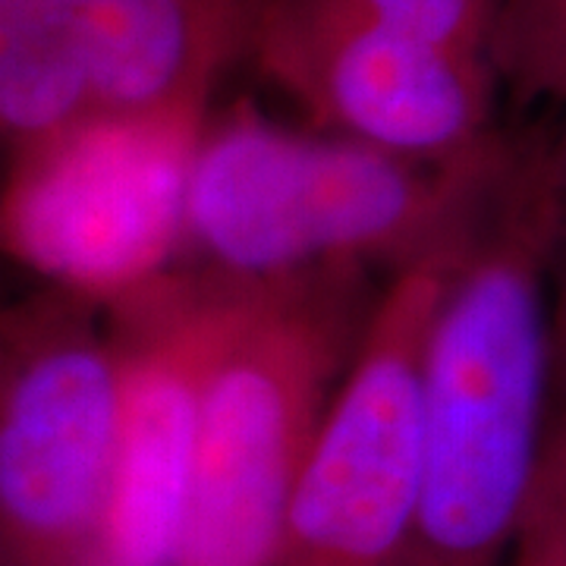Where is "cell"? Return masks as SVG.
<instances>
[{
	"label": "cell",
	"mask_w": 566,
	"mask_h": 566,
	"mask_svg": "<svg viewBox=\"0 0 566 566\" xmlns=\"http://www.w3.org/2000/svg\"><path fill=\"white\" fill-rule=\"evenodd\" d=\"M532 142L469 243L428 346L424 453L394 566H510L545 460L551 259L566 205Z\"/></svg>",
	"instance_id": "cell-1"
},
{
	"label": "cell",
	"mask_w": 566,
	"mask_h": 566,
	"mask_svg": "<svg viewBox=\"0 0 566 566\" xmlns=\"http://www.w3.org/2000/svg\"><path fill=\"white\" fill-rule=\"evenodd\" d=\"M520 148L510 142L463 164L416 161L283 126L240 98L205 123L182 264L264 283L375 268L397 277L453 259L475 240Z\"/></svg>",
	"instance_id": "cell-2"
},
{
	"label": "cell",
	"mask_w": 566,
	"mask_h": 566,
	"mask_svg": "<svg viewBox=\"0 0 566 566\" xmlns=\"http://www.w3.org/2000/svg\"><path fill=\"white\" fill-rule=\"evenodd\" d=\"M378 300L368 271L245 281L205 375L174 566H271L293 488Z\"/></svg>",
	"instance_id": "cell-3"
},
{
	"label": "cell",
	"mask_w": 566,
	"mask_h": 566,
	"mask_svg": "<svg viewBox=\"0 0 566 566\" xmlns=\"http://www.w3.org/2000/svg\"><path fill=\"white\" fill-rule=\"evenodd\" d=\"M211 104L70 126L7 155L0 237L44 286L107 312L182 264Z\"/></svg>",
	"instance_id": "cell-4"
},
{
	"label": "cell",
	"mask_w": 566,
	"mask_h": 566,
	"mask_svg": "<svg viewBox=\"0 0 566 566\" xmlns=\"http://www.w3.org/2000/svg\"><path fill=\"white\" fill-rule=\"evenodd\" d=\"M98 305L44 286L0 322V566H85L120 441Z\"/></svg>",
	"instance_id": "cell-5"
},
{
	"label": "cell",
	"mask_w": 566,
	"mask_h": 566,
	"mask_svg": "<svg viewBox=\"0 0 566 566\" xmlns=\"http://www.w3.org/2000/svg\"><path fill=\"white\" fill-rule=\"evenodd\" d=\"M460 255L416 264L381 290L293 488L271 566H394L422 475L428 346Z\"/></svg>",
	"instance_id": "cell-6"
},
{
	"label": "cell",
	"mask_w": 566,
	"mask_h": 566,
	"mask_svg": "<svg viewBox=\"0 0 566 566\" xmlns=\"http://www.w3.org/2000/svg\"><path fill=\"white\" fill-rule=\"evenodd\" d=\"M262 0H0L7 155L70 126L211 104Z\"/></svg>",
	"instance_id": "cell-7"
},
{
	"label": "cell",
	"mask_w": 566,
	"mask_h": 566,
	"mask_svg": "<svg viewBox=\"0 0 566 566\" xmlns=\"http://www.w3.org/2000/svg\"><path fill=\"white\" fill-rule=\"evenodd\" d=\"M245 57L315 129L403 158L463 164L501 151L491 57L262 0Z\"/></svg>",
	"instance_id": "cell-8"
},
{
	"label": "cell",
	"mask_w": 566,
	"mask_h": 566,
	"mask_svg": "<svg viewBox=\"0 0 566 566\" xmlns=\"http://www.w3.org/2000/svg\"><path fill=\"white\" fill-rule=\"evenodd\" d=\"M243 290L245 281L180 264L104 312L120 363V441L85 566L177 560L205 375Z\"/></svg>",
	"instance_id": "cell-9"
},
{
	"label": "cell",
	"mask_w": 566,
	"mask_h": 566,
	"mask_svg": "<svg viewBox=\"0 0 566 566\" xmlns=\"http://www.w3.org/2000/svg\"><path fill=\"white\" fill-rule=\"evenodd\" d=\"M293 10L491 57L501 0H281Z\"/></svg>",
	"instance_id": "cell-10"
},
{
	"label": "cell",
	"mask_w": 566,
	"mask_h": 566,
	"mask_svg": "<svg viewBox=\"0 0 566 566\" xmlns=\"http://www.w3.org/2000/svg\"><path fill=\"white\" fill-rule=\"evenodd\" d=\"M491 61L516 102L566 107V0H501Z\"/></svg>",
	"instance_id": "cell-11"
},
{
	"label": "cell",
	"mask_w": 566,
	"mask_h": 566,
	"mask_svg": "<svg viewBox=\"0 0 566 566\" xmlns=\"http://www.w3.org/2000/svg\"><path fill=\"white\" fill-rule=\"evenodd\" d=\"M510 566H566V513L542 482L532 494Z\"/></svg>",
	"instance_id": "cell-12"
},
{
	"label": "cell",
	"mask_w": 566,
	"mask_h": 566,
	"mask_svg": "<svg viewBox=\"0 0 566 566\" xmlns=\"http://www.w3.org/2000/svg\"><path fill=\"white\" fill-rule=\"evenodd\" d=\"M551 394L554 412H566V227L551 259Z\"/></svg>",
	"instance_id": "cell-13"
},
{
	"label": "cell",
	"mask_w": 566,
	"mask_h": 566,
	"mask_svg": "<svg viewBox=\"0 0 566 566\" xmlns=\"http://www.w3.org/2000/svg\"><path fill=\"white\" fill-rule=\"evenodd\" d=\"M538 482L551 491V497L560 504L566 513V412L551 409V424H547L545 460H542V475Z\"/></svg>",
	"instance_id": "cell-14"
},
{
	"label": "cell",
	"mask_w": 566,
	"mask_h": 566,
	"mask_svg": "<svg viewBox=\"0 0 566 566\" xmlns=\"http://www.w3.org/2000/svg\"><path fill=\"white\" fill-rule=\"evenodd\" d=\"M532 151H535V164H538L545 182L566 205V117L551 136L532 142Z\"/></svg>",
	"instance_id": "cell-15"
}]
</instances>
